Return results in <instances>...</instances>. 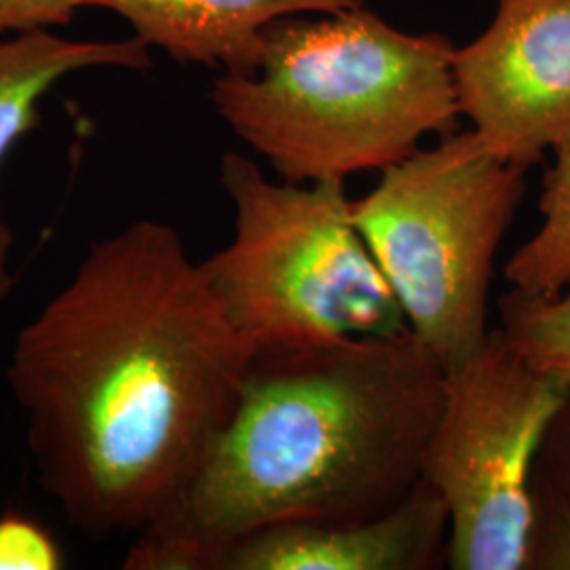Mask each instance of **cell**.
Wrapping results in <instances>:
<instances>
[{"instance_id": "obj_1", "label": "cell", "mask_w": 570, "mask_h": 570, "mask_svg": "<svg viewBox=\"0 0 570 570\" xmlns=\"http://www.w3.org/2000/svg\"><path fill=\"white\" fill-rule=\"evenodd\" d=\"M256 355L174 226L138 220L94 242L7 364L42 490L96 541L150 529L202 468Z\"/></svg>"}, {"instance_id": "obj_2", "label": "cell", "mask_w": 570, "mask_h": 570, "mask_svg": "<svg viewBox=\"0 0 570 570\" xmlns=\"http://www.w3.org/2000/svg\"><path fill=\"white\" fill-rule=\"evenodd\" d=\"M444 389L410 330L258 353L202 468L122 569L216 570L254 530L393 510L421 482Z\"/></svg>"}, {"instance_id": "obj_3", "label": "cell", "mask_w": 570, "mask_h": 570, "mask_svg": "<svg viewBox=\"0 0 570 570\" xmlns=\"http://www.w3.org/2000/svg\"><path fill=\"white\" fill-rule=\"evenodd\" d=\"M454 53L444 35H407L364 7L292 16L266 26L261 68L225 72L209 98L282 180H346L459 131Z\"/></svg>"}, {"instance_id": "obj_4", "label": "cell", "mask_w": 570, "mask_h": 570, "mask_svg": "<svg viewBox=\"0 0 570 570\" xmlns=\"http://www.w3.org/2000/svg\"><path fill=\"white\" fill-rule=\"evenodd\" d=\"M220 184L233 237L205 268L258 353L407 330L353 223L345 180L273 183L252 159L226 153Z\"/></svg>"}, {"instance_id": "obj_5", "label": "cell", "mask_w": 570, "mask_h": 570, "mask_svg": "<svg viewBox=\"0 0 570 570\" xmlns=\"http://www.w3.org/2000/svg\"><path fill=\"white\" fill-rule=\"evenodd\" d=\"M527 171L492 155L473 129L454 131L389 165L367 195L351 202L407 330L446 372L489 336L494 263Z\"/></svg>"}, {"instance_id": "obj_6", "label": "cell", "mask_w": 570, "mask_h": 570, "mask_svg": "<svg viewBox=\"0 0 570 570\" xmlns=\"http://www.w3.org/2000/svg\"><path fill=\"white\" fill-rule=\"evenodd\" d=\"M569 402V381L532 366L501 327L446 372L421 480L449 510V569H529L532 480Z\"/></svg>"}, {"instance_id": "obj_7", "label": "cell", "mask_w": 570, "mask_h": 570, "mask_svg": "<svg viewBox=\"0 0 570 570\" xmlns=\"http://www.w3.org/2000/svg\"><path fill=\"white\" fill-rule=\"evenodd\" d=\"M461 117L503 161L529 169L570 134V0H499L452 61Z\"/></svg>"}, {"instance_id": "obj_8", "label": "cell", "mask_w": 570, "mask_h": 570, "mask_svg": "<svg viewBox=\"0 0 570 570\" xmlns=\"http://www.w3.org/2000/svg\"><path fill=\"white\" fill-rule=\"evenodd\" d=\"M449 510L421 480L364 520L282 522L235 541L216 570H431L449 562Z\"/></svg>"}, {"instance_id": "obj_9", "label": "cell", "mask_w": 570, "mask_h": 570, "mask_svg": "<svg viewBox=\"0 0 570 570\" xmlns=\"http://www.w3.org/2000/svg\"><path fill=\"white\" fill-rule=\"evenodd\" d=\"M87 7L121 16L140 41L174 60L254 75L268 23L301 13L351 11L364 0H87Z\"/></svg>"}, {"instance_id": "obj_10", "label": "cell", "mask_w": 570, "mask_h": 570, "mask_svg": "<svg viewBox=\"0 0 570 570\" xmlns=\"http://www.w3.org/2000/svg\"><path fill=\"white\" fill-rule=\"evenodd\" d=\"M148 70V45L127 41H70L49 30H32L0 42V165L21 138L41 125V100L56 82L87 68ZM13 230L0 212V305L9 298L16 277L11 271Z\"/></svg>"}, {"instance_id": "obj_11", "label": "cell", "mask_w": 570, "mask_h": 570, "mask_svg": "<svg viewBox=\"0 0 570 570\" xmlns=\"http://www.w3.org/2000/svg\"><path fill=\"white\" fill-rule=\"evenodd\" d=\"M541 188V223L503 266L510 289L553 296L570 289V134L553 150Z\"/></svg>"}, {"instance_id": "obj_12", "label": "cell", "mask_w": 570, "mask_h": 570, "mask_svg": "<svg viewBox=\"0 0 570 570\" xmlns=\"http://www.w3.org/2000/svg\"><path fill=\"white\" fill-rule=\"evenodd\" d=\"M501 332L532 366L570 383V289L530 296L508 289L499 298Z\"/></svg>"}, {"instance_id": "obj_13", "label": "cell", "mask_w": 570, "mask_h": 570, "mask_svg": "<svg viewBox=\"0 0 570 570\" xmlns=\"http://www.w3.org/2000/svg\"><path fill=\"white\" fill-rule=\"evenodd\" d=\"M570 570V494L537 465L532 480L529 569Z\"/></svg>"}, {"instance_id": "obj_14", "label": "cell", "mask_w": 570, "mask_h": 570, "mask_svg": "<svg viewBox=\"0 0 570 570\" xmlns=\"http://www.w3.org/2000/svg\"><path fill=\"white\" fill-rule=\"evenodd\" d=\"M58 569L63 556L47 530L21 515L0 518V570Z\"/></svg>"}, {"instance_id": "obj_15", "label": "cell", "mask_w": 570, "mask_h": 570, "mask_svg": "<svg viewBox=\"0 0 570 570\" xmlns=\"http://www.w3.org/2000/svg\"><path fill=\"white\" fill-rule=\"evenodd\" d=\"M87 0H0V35H23L70 23Z\"/></svg>"}, {"instance_id": "obj_16", "label": "cell", "mask_w": 570, "mask_h": 570, "mask_svg": "<svg viewBox=\"0 0 570 570\" xmlns=\"http://www.w3.org/2000/svg\"><path fill=\"white\" fill-rule=\"evenodd\" d=\"M539 465L560 489L570 494V402L551 423Z\"/></svg>"}]
</instances>
